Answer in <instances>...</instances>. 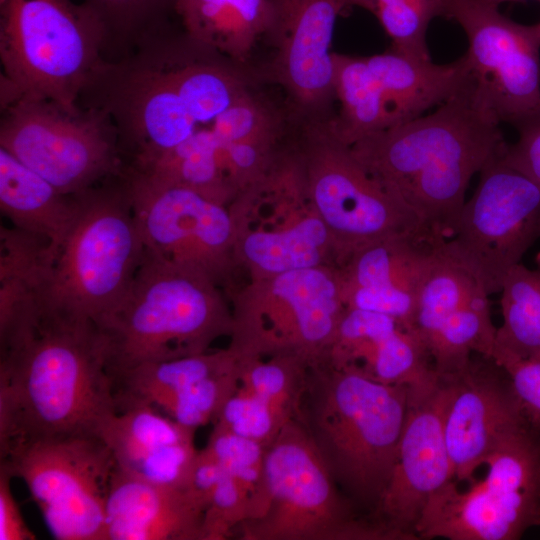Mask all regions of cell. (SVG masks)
Instances as JSON below:
<instances>
[{
    "mask_svg": "<svg viewBox=\"0 0 540 540\" xmlns=\"http://www.w3.org/2000/svg\"><path fill=\"white\" fill-rule=\"evenodd\" d=\"M245 90L244 77L230 60L168 27L128 55L103 60L78 105L105 111L125 164L140 165L210 126Z\"/></svg>",
    "mask_w": 540,
    "mask_h": 540,
    "instance_id": "obj_1",
    "label": "cell"
},
{
    "mask_svg": "<svg viewBox=\"0 0 540 540\" xmlns=\"http://www.w3.org/2000/svg\"><path fill=\"white\" fill-rule=\"evenodd\" d=\"M98 326L45 307L0 338V453L23 443L99 434L115 413Z\"/></svg>",
    "mask_w": 540,
    "mask_h": 540,
    "instance_id": "obj_2",
    "label": "cell"
},
{
    "mask_svg": "<svg viewBox=\"0 0 540 540\" xmlns=\"http://www.w3.org/2000/svg\"><path fill=\"white\" fill-rule=\"evenodd\" d=\"M472 74L432 113L366 136L351 150L433 236L455 232L474 174L507 146Z\"/></svg>",
    "mask_w": 540,
    "mask_h": 540,
    "instance_id": "obj_3",
    "label": "cell"
},
{
    "mask_svg": "<svg viewBox=\"0 0 540 540\" xmlns=\"http://www.w3.org/2000/svg\"><path fill=\"white\" fill-rule=\"evenodd\" d=\"M409 387L378 382L358 367H310L298 420L342 492L371 519L390 480Z\"/></svg>",
    "mask_w": 540,
    "mask_h": 540,
    "instance_id": "obj_4",
    "label": "cell"
},
{
    "mask_svg": "<svg viewBox=\"0 0 540 540\" xmlns=\"http://www.w3.org/2000/svg\"><path fill=\"white\" fill-rule=\"evenodd\" d=\"M226 292L201 271L145 248L120 304L98 324L112 381L148 363L199 354L232 332Z\"/></svg>",
    "mask_w": 540,
    "mask_h": 540,
    "instance_id": "obj_5",
    "label": "cell"
},
{
    "mask_svg": "<svg viewBox=\"0 0 540 540\" xmlns=\"http://www.w3.org/2000/svg\"><path fill=\"white\" fill-rule=\"evenodd\" d=\"M240 540H389L342 492L306 428L290 420L266 448Z\"/></svg>",
    "mask_w": 540,
    "mask_h": 540,
    "instance_id": "obj_6",
    "label": "cell"
},
{
    "mask_svg": "<svg viewBox=\"0 0 540 540\" xmlns=\"http://www.w3.org/2000/svg\"><path fill=\"white\" fill-rule=\"evenodd\" d=\"M103 49V26L83 2L0 0L1 108L28 96L78 109Z\"/></svg>",
    "mask_w": 540,
    "mask_h": 540,
    "instance_id": "obj_7",
    "label": "cell"
},
{
    "mask_svg": "<svg viewBox=\"0 0 540 540\" xmlns=\"http://www.w3.org/2000/svg\"><path fill=\"white\" fill-rule=\"evenodd\" d=\"M74 195L76 215L53 262L45 302L98 324L129 290L145 244L121 174Z\"/></svg>",
    "mask_w": 540,
    "mask_h": 540,
    "instance_id": "obj_8",
    "label": "cell"
},
{
    "mask_svg": "<svg viewBox=\"0 0 540 540\" xmlns=\"http://www.w3.org/2000/svg\"><path fill=\"white\" fill-rule=\"evenodd\" d=\"M486 476L454 480L427 504L417 539L514 540L540 527V420L531 417L496 446Z\"/></svg>",
    "mask_w": 540,
    "mask_h": 540,
    "instance_id": "obj_9",
    "label": "cell"
},
{
    "mask_svg": "<svg viewBox=\"0 0 540 540\" xmlns=\"http://www.w3.org/2000/svg\"><path fill=\"white\" fill-rule=\"evenodd\" d=\"M228 297L231 349L240 355H295L311 365L327 354L346 310L338 266L248 279Z\"/></svg>",
    "mask_w": 540,
    "mask_h": 540,
    "instance_id": "obj_10",
    "label": "cell"
},
{
    "mask_svg": "<svg viewBox=\"0 0 540 540\" xmlns=\"http://www.w3.org/2000/svg\"><path fill=\"white\" fill-rule=\"evenodd\" d=\"M301 191L329 229L338 265L353 251L400 233L433 236L417 216L375 179L327 121H312L287 152Z\"/></svg>",
    "mask_w": 540,
    "mask_h": 540,
    "instance_id": "obj_11",
    "label": "cell"
},
{
    "mask_svg": "<svg viewBox=\"0 0 540 540\" xmlns=\"http://www.w3.org/2000/svg\"><path fill=\"white\" fill-rule=\"evenodd\" d=\"M0 148L66 195L118 176L125 167L105 111L70 110L41 97H20L1 108Z\"/></svg>",
    "mask_w": 540,
    "mask_h": 540,
    "instance_id": "obj_12",
    "label": "cell"
},
{
    "mask_svg": "<svg viewBox=\"0 0 540 540\" xmlns=\"http://www.w3.org/2000/svg\"><path fill=\"white\" fill-rule=\"evenodd\" d=\"M121 176L145 248L203 272L228 296L238 285L236 248L244 217L240 201L224 204L127 165Z\"/></svg>",
    "mask_w": 540,
    "mask_h": 540,
    "instance_id": "obj_13",
    "label": "cell"
},
{
    "mask_svg": "<svg viewBox=\"0 0 540 540\" xmlns=\"http://www.w3.org/2000/svg\"><path fill=\"white\" fill-rule=\"evenodd\" d=\"M470 73L466 53L447 64L392 49L364 57L334 53V88L340 110L336 118L328 120L329 126L351 146L440 105Z\"/></svg>",
    "mask_w": 540,
    "mask_h": 540,
    "instance_id": "obj_14",
    "label": "cell"
},
{
    "mask_svg": "<svg viewBox=\"0 0 540 540\" xmlns=\"http://www.w3.org/2000/svg\"><path fill=\"white\" fill-rule=\"evenodd\" d=\"M0 465L27 485L59 540H107L106 501L115 469L99 434H72L16 445Z\"/></svg>",
    "mask_w": 540,
    "mask_h": 540,
    "instance_id": "obj_15",
    "label": "cell"
},
{
    "mask_svg": "<svg viewBox=\"0 0 540 540\" xmlns=\"http://www.w3.org/2000/svg\"><path fill=\"white\" fill-rule=\"evenodd\" d=\"M505 150L479 172L454 235L444 243L489 295L500 292L506 275L540 238V184L510 164Z\"/></svg>",
    "mask_w": 540,
    "mask_h": 540,
    "instance_id": "obj_16",
    "label": "cell"
},
{
    "mask_svg": "<svg viewBox=\"0 0 540 540\" xmlns=\"http://www.w3.org/2000/svg\"><path fill=\"white\" fill-rule=\"evenodd\" d=\"M443 17L468 40L477 90L500 122L513 126L540 108V39L533 25L502 15L483 0H443Z\"/></svg>",
    "mask_w": 540,
    "mask_h": 540,
    "instance_id": "obj_17",
    "label": "cell"
},
{
    "mask_svg": "<svg viewBox=\"0 0 540 540\" xmlns=\"http://www.w3.org/2000/svg\"><path fill=\"white\" fill-rule=\"evenodd\" d=\"M451 379L437 374L409 387V404L396 462L371 520L389 540L417 539L416 526L429 501L454 474L446 446L444 416Z\"/></svg>",
    "mask_w": 540,
    "mask_h": 540,
    "instance_id": "obj_18",
    "label": "cell"
},
{
    "mask_svg": "<svg viewBox=\"0 0 540 540\" xmlns=\"http://www.w3.org/2000/svg\"><path fill=\"white\" fill-rule=\"evenodd\" d=\"M256 198L270 215L249 207L236 248L238 268L245 269L249 279L338 266L335 241L307 202L292 171L279 170Z\"/></svg>",
    "mask_w": 540,
    "mask_h": 540,
    "instance_id": "obj_19",
    "label": "cell"
},
{
    "mask_svg": "<svg viewBox=\"0 0 540 540\" xmlns=\"http://www.w3.org/2000/svg\"><path fill=\"white\" fill-rule=\"evenodd\" d=\"M271 23L265 36L273 44L271 76L296 110L316 115L335 99L334 53L337 18L358 0H269Z\"/></svg>",
    "mask_w": 540,
    "mask_h": 540,
    "instance_id": "obj_20",
    "label": "cell"
},
{
    "mask_svg": "<svg viewBox=\"0 0 540 540\" xmlns=\"http://www.w3.org/2000/svg\"><path fill=\"white\" fill-rule=\"evenodd\" d=\"M449 378L446 446L455 481L470 482L499 442L533 416L506 371L492 358L475 354L463 371Z\"/></svg>",
    "mask_w": 540,
    "mask_h": 540,
    "instance_id": "obj_21",
    "label": "cell"
},
{
    "mask_svg": "<svg viewBox=\"0 0 540 540\" xmlns=\"http://www.w3.org/2000/svg\"><path fill=\"white\" fill-rule=\"evenodd\" d=\"M443 241L400 233L353 251L338 265L345 307L387 315L413 331L419 291Z\"/></svg>",
    "mask_w": 540,
    "mask_h": 540,
    "instance_id": "obj_22",
    "label": "cell"
},
{
    "mask_svg": "<svg viewBox=\"0 0 540 540\" xmlns=\"http://www.w3.org/2000/svg\"><path fill=\"white\" fill-rule=\"evenodd\" d=\"M203 515L185 489L142 481L115 465L106 501L107 540H202Z\"/></svg>",
    "mask_w": 540,
    "mask_h": 540,
    "instance_id": "obj_23",
    "label": "cell"
},
{
    "mask_svg": "<svg viewBox=\"0 0 540 540\" xmlns=\"http://www.w3.org/2000/svg\"><path fill=\"white\" fill-rule=\"evenodd\" d=\"M333 367L356 366L372 379L414 387L437 376L426 344L395 319L363 312L345 326L332 348Z\"/></svg>",
    "mask_w": 540,
    "mask_h": 540,
    "instance_id": "obj_24",
    "label": "cell"
},
{
    "mask_svg": "<svg viewBox=\"0 0 540 540\" xmlns=\"http://www.w3.org/2000/svg\"><path fill=\"white\" fill-rule=\"evenodd\" d=\"M0 209L13 227L47 240L55 260L73 224L77 204L75 195L61 193L0 148Z\"/></svg>",
    "mask_w": 540,
    "mask_h": 540,
    "instance_id": "obj_25",
    "label": "cell"
},
{
    "mask_svg": "<svg viewBox=\"0 0 540 540\" xmlns=\"http://www.w3.org/2000/svg\"><path fill=\"white\" fill-rule=\"evenodd\" d=\"M53 262L47 240L1 225L0 336L32 322L43 312Z\"/></svg>",
    "mask_w": 540,
    "mask_h": 540,
    "instance_id": "obj_26",
    "label": "cell"
},
{
    "mask_svg": "<svg viewBox=\"0 0 540 540\" xmlns=\"http://www.w3.org/2000/svg\"><path fill=\"white\" fill-rule=\"evenodd\" d=\"M183 31L231 61H244L271 23L269 0H176Z\"/></svg>",
    "mask_w": 540,
    "mask_h": 540,
    "instance_id": "obj_27",
    "label": "cell"
},
{
    "mask_svg": "<svg viewBox=\"0 0 540 540\" xmlns=\"http://www.w3.org/2000/svg\"><path fill=\"white\" fill-rule=\"evenodd\" d=\"M237 369L238 354L229 346L138 366L113 381L117 412L140 404L154 406L202 380Z\"/></svg>",
    "mask_w": 540,
    "mask_h": 540,
    "instance_id": "obj_28",
    "label": "cell"
},
{
    "mask_svg": "<svg viewBox=\"0 0 540 540\" xmlns=\"http://www.w3.org/2000/svg\"><path fill=\"white\" fill-rule=\"evenodd\" d=\"M127 166L224 204H231L238 197L224 170L219 143L209 126L198 129L176 147L143 164Z\"/></svg>",
    "mask_w": 540,
    "mask_h": 540,
    "instance_id": "obj_29",
    "label": "cell"
},
{
    "mask_svg": "<svg viewBox=\"0 0 540 540\" xmlns=\"http://www.w3.org/2000/svg\"><path fill=\"white\" fill-rule=\"evenodd\" d=\"M500 293L503 321L491 358H540V253L533 268L514 266Z\"/></svg>",
    "mask_w": 540,
    "mask_h": 540,
    "instance_id": "obj_30",
    "label": "cell"
},
{
    "mask_svg": "<svg viewBox=\"0 0 540 540\" xmlns=\"http://www.w3.org/2000/svg\"><path fill=\"white\" fill-rule=\"evenodd\" d=\"M195 431L154 406L140 404L112 415L99 435L111 449L116 467L127 470L166 446L194 440Z\"/></svg>",
    "mask_w": 540,
    "mask_h": 540,
    "instance_id": "obj_31",
    "label": "cell"
},
{
    "mask_svg": "<svg viewBox=\"0 0 540 540\" xmlns=\"http://www.w3.org/2000/svg\"><path fill=\"white\" fill-rule=\"evenodd\" d=\"M496 331L489 295L480 294L451 314L429 339L427 347L436 373L444 377L457 375L473 354L491 358Z\"/></svg>",
    "mask_w": 540,
    "mask_h": 540,
    "instance_id": "obj_32",
    "label": "cell"
},
{
    "mask_svg": "<svg viewBox=\"0 0 540 540\" xmlns=\"http://www.w3.org/2000/svg\"><path fill=\"white\" fill-rule=\"evenodd\" d=\"M445 241L440 244L417 299L413 332L426 346L451 314L478 295L487 293L463 266L447 254Z\"/></svg>",
    "mask_w": 540,
    "mask_h": 540,
    "instance_id": "obj_33",
    "label": "cell"
},
{
    "mask_svg": "<svg viewBox=\"0 0 540 540\" xmlns=\"http://www.w3.org/2000/svg\"><path fill=\"white\" fill-rule=\"evenodd\" d=\"M176 0H84L104 30V60L131 53L146 38L170 27Z\"/></svg>",
    "mask_w": 540,
    "mask_h": 540,
    "instance_id": "obj_34",
    "label": "cell"
},
{
    "mask_svg": "<svg viewBox=\"0 0 540 540\" xmlns=\"http://www.w3.org/2000/svg\"><path fill=\"white\" fill-rule=\"evenodd\" d=\"M238 354V353H237ZM240 384L267 401L288 419H298L310 367L295 355L238 354Z\"/></svg>",
    "mask_w": 540,
    "mask_h": 540,
    "instance_id": "obj_35",
    "label": "cell"
},
{
    "mask_svg": "<svg viewBox=\"0 0 540 540\" xmlns=\"http://www.w3.org/2000/svg\"><path fill=\"white\" fill-rule=\"evenodd\" d=\"M373 13L392 41V50L431 60L426 32L433 18L443 17V0H358Z\"/></svg>",
    "mask_w": 540,
    "mask_h": 540,
    "instance_id": "obj_36",
    "label": "cell"
},
{
    "mask_svg": "<svg viewBox=\"0 0 540 540\" xmlns=\"http://www.w3.org/2000/svg\"><path fill=\"white\" fill-rule=\"evenodd\" d=\"M239 384L238 366L237 370L209 377L162 398L154 404V407L161 408L176 422L196 430L216 420Z\"/></svg>",
    "mask_w": 540,
    "mask_h": 540,
    "instance_id": "obj_37",
    "label": "cell"
},
{
    "mask_svg": "<svg viewBox=\"0 0 540 540\" xmlns=\"http://www.w3.org/2000/svg\"><path fill=\"white\" fill-rule=\"evenodd\" d=\"M290 420L267 401L239 384L224 404L214 425L267 448Z\"/></svg>",
    "mask_w": 540,
    "mask_h": 540,
    "instance_id": "obj_38",
    "label": "cell"
},
{
    "mask_svg": "<svg viewBox=\"0 0 540 540\" xmlns=\"http://www.w3.org/2000/svg\"><path fill=\"white\" fill-rule=\"evenodd\" d=\"M220 144L278 141L277 116L249 91L222 112L209 126Z\"/></svg>",
    "mask_w": 540,
    "mask_h": 540,
    "instance_id": "obj_39",
    "label": "cell"
},
{
    "mask_svg": "<svg viewBox=\"0 0 540 540\" xmlns=\"http://www.w3.org/2000/svg\"><path fill=\"white\" fill-rule=\"evenodd\" d=\"M205 448L252 499L261 483L266 447L214 425Z\"/></svg>",
    "mask_w": 540,
    "mask_h": 540,
    "instance_id": "obj_40",
    "label": "cell"
},
{
    "mask_svg": "<svg viewBox=\"0 0 540 540\" xmlns=\"http://www.w3.org/2000/svg\"><path fill=\"white\" fill-rule=\"evenodd\" d=\"M250 496L227 473L214 490L204 511L202 540H224L250 513Z\"/></svg>",
    "mask_w": 540,
    "mask_h": 540,
    "instance_id": "obj_41",
    "label": "cell"
},
{
    "mask_svg": "<svg viewBox=\"0 0 540 540\" xmlns=\"http://www.w3.org/2000/svg\"><path fill=\"white\" fill-rule=\"evenodd\" d=\"M518 140L508 144L506 160L540 184V108L514 126Z\"/></svg>",
    "mask_w": 540,
    "mask_h": 540,
    "instance_id": "obj_42",
    "label": "cell"
},
{
    "mask_svg": "<svg viewBox=\"0 0 540 540\" xmlns=\"http://www.w3.org/2000/svg\"><path fill=\"white\" fill-rule=\"evenodd\" d=\"M508 374L524 408L540 420V358L494 359Z\"/></svg>",
    "mask_w": 540,
    "mask_h": 540,
    "instance_id": "obj_43",
    "label": "cell"
},
{
    "mask_svg": "<svg viewBox=\"0 0 540 540\" xmlns=\"http://www.w3.org/2000/svg\"><path fill=\"white\" fill-rule=\"evenodd\" d=\"M225 475L219 462L204 447L198 450L184 489L205 511L214 490Z\"/></svg>",
    "mask_w": 540,
    "mask_h": 540,
    "instance_id": "obj_44",
    "label": "cell"
},
{
    "mask_svg": "<svg viewBox=\"0 0 540 540\" xmlns=\"http://www.w3.org/2000/svg\"><path fill=\"white\" fill-rule=\"evenodd\" d=\"M12 478L9 470L0 465V540H34L36 536L25 523L13 496Z\"/></svg>",
    "mask_w": 540,
    "mask_h": 540,
    "instance_id": "obj_45",
    "label": "cell"
},
{
    "mask_svg": "<svg viewBox=\"0 0 540 540\" xmlns=\"http://www.w3.org/2000/svg\"><path fill=\"white\" fill-rule=\"evenodd\" d=\"M483 1L490 3L492 5H495V6H499L500 4L506 3V2H525L526 0H483Z\"/></svg>",
    "mask_w": 540,
    "mask_h": 540,
    "instance_id": "obj_46",
    "label": "cell"
},
{
    "mask_svg": "<svg viewBox=\"0 0 540 540\" xmlns=\"http://www.w3.org/2000/svg\"><path fill=\"white\" fill-rule=\"evenodd\" d=\"M534 27V30L538 36V38L540 39V21L538 23H536L535 25H533Z\"/></svg>",
    "mask_w": 540,
    "mask_h": 540,
    "instance_id": "obj_47",
    "label": "cell"
}]
</instances>
